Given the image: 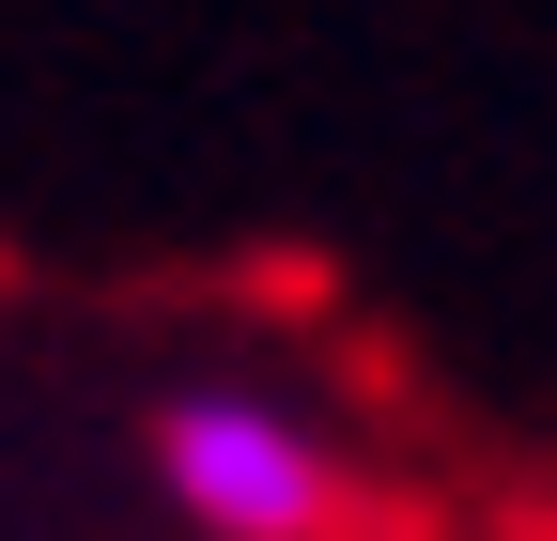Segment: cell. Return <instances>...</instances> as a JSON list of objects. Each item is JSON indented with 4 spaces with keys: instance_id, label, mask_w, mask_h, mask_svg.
<instances>
[{
    "instance_id": "cell-1",
    "label": "cell",
    "mask_w": 557,
    "mask_h": 541,
    "mask_svg": "<svg viewBox=\"0 0 557 541\" xmlns=\"http://www.w3.org/2000/svg\"><path fill=\"white\" fill-rule=\"evenodd\" d=\"M139 480L186 541H341V511H357L341 433L248 372H171L139 402Z\"/></svg>"
}]
</instances>
